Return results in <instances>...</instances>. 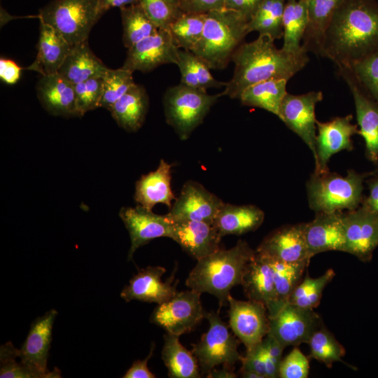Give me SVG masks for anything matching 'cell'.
<instances>
[{"mask_svg": "<svg viewBox=\"0 0 378 378\" xmlns=\"http://www.w3.org/2000/svg\"><path fill=\"white\" fill-rule=\"evenodd\" d=\"M378 50V1L342 0L328 29L321 57L349 67Z\"/></svg>", "mask_w": 378, "mask_h": 378, "instance_id": "1", "label": "cell"}, {"mask_svg": "<svg viewBox=\"0 0 378 378\" xmlns=\"http://www.w3.org/2000/svg\"><path fill=\"white\" fill-rule=\"evenodd\" d=\"M234 63L232 78L226 82L222 96L239 99L248 87L267 80H289L309 62L308 52L303 48L298 52L279 49L274 40L267 35L241 43L232 54Z\"/></svg>", "mask_w": 378, "mask_h": 378, "instance_id": "2", "label": "cell"}, {"mask_svg": "<svg viewBox=\"0 0 378 378\" xmlns=\"http://www.w3.org/2000/svg\"><path fill=\"white\" fill-rule=\"evenodd\" d=\"M255 253L248 244L239 240L232 248L218 251L199 260L189 273L186 285L218 300L219 309L227 304L231 289L242 284L246 267Z\"/></svg>", "mask_w": 378, "mask_h": 378, "instance_id": "3", "label": "cell"}, {"mask_svg": "<svg viewBox=\"0 0 378 378\" xmlns=\"http://www.w3.org/2000/svg\"><path fill=\"white\" fill-rule=\"evenodd\" d=\"M248 22L239 12L225 8L206 13L202 35L192 52L210 69H225L249 33Z\"/></svg>", "mask_w": 378, "mask_h": 378, "instance_id": "4", "label": "cell"}, {"mask_svg": "<svg viewBox=\"0 0 378 378\" xmlns=\"http://www.w3.org/2000/svg\"><path fill=\"white\" fill-rule=\"evenodd\" d=\"M365 175L349 170L346 176L314 172L307 183L309 207L316 213L354 210L363 201Z\"/></svg>", "mask_w": 378, "mask_h": 378, "instance_id": "5", "label": "cell"}, {"mask_svg": "<svg viewBox=\"0 0 378 378\" xmlns=\"http://www.w3.org/2000/svg\"><path fill=\"white\" fill-rule=\"evenodd\" d=\"M221 96V93L209 94L207 90L181 83L170 87L163 97L166 122L181 140H186L203 122Z\"/></svg>", "mask_w": 378, "mask_h": 378, "instance_id": "6", "label": "cell"}, {"mask_svg": "<svg viewBox=\"0 0 378 378\" xmlns=\"http://www.w3.org/2000/svg\"><path fill=\"white\" fill-rule=\"evenodd\" d=\"M97 0H53L40 10V22L58 31L71 46L86 41L101 18Z\"/></svg>", "mask_w": 378, "mask_h": 378, "instance_id": "7", "label": "cell"}, {"mask_svg": "<svg viewBox=\"0 0 378 378\" xmlns=\"http://www.w3.org/2000/svg\"><path fill=\"white\" fill-rule=\"evenodd\" d=\"M219 312V309L217 312H205L209 329L197 343L192 344V352L197 360L200 373L206 376L220 365L234 369L236 363L242 358L238 351L240 341L230 332Z\"/></svg>", "mask_w": 378, "mask_h": 378, "instance_id": "8", "label": "cell"}, {"mask_svg": "<svg viewBox=\"0 0 378 378\" xmlns=\"http://www.w3.org/2000/svg\"><path fill=\"white\" fill-rule=\"evenodd\" d=\"M201 294L192 289L177 291L170 300L158 304L150 322L178 337L191 332L204 318Z\"/></svg>", "mask_w": 378, "mask_h": 378, "instance_id": "9", "label": "cell"}, {"mask_svg": "<svg viewBox=\"0 0 378 378\" xmlns=\"http://www.w3.org/2000/svg\"><path fill=\"white\" fill-rule=\"evenodd\" d=\"M269 318L268 333L284 348L308 343L313 333L323 325L320 315L314 309L302 308L289 303Z\"/></svg>", "mask_w": 378, "mask_h": 378, "instance_id": "10", "label": "cell"}, {"mask_svg": "<svg viewBox=\"0 0 378 378\" xmlns=\"http://www.w3.org/2000/svg\"><path fill=\"white\" fill-rule=\"evenodd\" d=\"M57 315V312L52 309L36 318L19 349L20 363L29 368L36 378L61 377L59 369L55 368L53 371H49L47 368L52 327Z\"/></svg>", "mask_w": 378, "mask_h": 378, "instance_id": "11", "label": "cell"}, {"mask_svg": "<svg viewBox=\"0 0 378 378\" xmlns=\"http://www.w3.org/2000/svg\"><path fill=\"white\" fill-rule=\"evenodd\" d=\"M227 302L229 326L246 351H251L262 342L269 332L267 309L261 302L238 300L231 295Z\"/></svg>", "mask_w": 378, "mask_h": 378, "instance_id": "12", "label": "cell"}, {"mask_svg": "<svg viewBox=\"0 0 378 378\" xmlns=\"http://www.w3.org/2000/svg\"><path fill=\"white\" fill-rule=\"evenodd\" d=\"M323 98L321 91L302 94L287 93L281 103L280 118L286 125L300 137L316 159V119L315 108Z\"/></svg>", "mask_w": 378, "mask_h": 378, "instance_id": "13", "label": "cell"}, {"mask_svg": "<svg viewBox=\"0 0 378 378\" xmlns=\"http://www.w3.org/2000/svg\"><path fill=\"white\" fill-rule=\"evenodd\" d=\"M344 252L363 262L371 260L378 246V214L362 206L342 213Z\"/></svg>", "mask_w": 378, "mask_h": 378, "instance_id": "14", "label": "cell"}, {"mask_svg": "<svg viewBox=\"0 0 378 378\" xmlns=\"http://www.w3.org/2000/svg\"><path fill=\"white\" fill-rule=\"evenodd\" d=\"M178 49L168 30L158 29L127 49L122 67L148 72L162 64H176Z\"/></svg>", "mask_w": 378, "mask_h": 378, "instance_id": "15", "label": "cell"}, {"mask_svg": "<svg viewBox=\"0 0 378 378\" xmlns=\"http://www.w3.org/2000/svg\"><path fill=\"white\" fill-rule=\"evenodd\" d=\"M119 216L127 230L131 245L127 259H132L139 247L159 237L172 238L173 220L169 216L159 215L137 204L135 207H122Z\"/></svg>", "mask_w": 378, "mask_h": 378, "instance_id": "16", "label": "cell"}, {"mask_svg": "<svg viewBox=\"0 0 378 378\" xmlns=\"http://www.w3.org/2000/svg\"><path fill=\"white\" fill-rule=\"evenodd\" d=\"M224 202L194 181L184 183L168 215L172 220H194L213 223Z\"/></svg>", "mask_w": 378, "mask_h": 378, "instance_id": "17", "label": "cell"}, {"mask_svg": "<svg viewBox=\"0 0 378 378\" xmlns=\"http://www.w3.org/2000/svg\"><path fill=\"white\" fill-rule=\"evenodd\" d=\"M352 119L353 115L349 114L324 122L316 120L318 134L314 172H328V162L334 154L343 150L353 149L351 136L359 134V130L351 122Z\"/></svg>", "mask_w": 378, "mask_h": 378, "instance_id": "18", "label": "cell"}, {"mask_svg": "<svg viewBox=\"0 0 378 378\" xmlns=\"http://www.w3.org/2000/svg\"><path fill=\"white\" fill-rule=\"evenodd\" d=\"M175 267L172 274L162 281V276L166 269L161 266H148L142 268L132 276L129 284L126 285L120 293V297L127 302L139 300L145 302L162 304L170 300L177 292V279L173 284Z\"/></svg>", "mask_w": 378, "mask_h": 378, "instance_id": "19", "label": "cell"}, {"mask_svg": "<svg viewBox=\"0 0 378 378\" xmlns=\"http://www.w3.org/2000/svg\"><path fill=\"white\" fill-rule=\"evenodd\" d=\"M337 73L352 94L360 127L358 134L365 140L368 157L375 162L378 158V104L363 89L347 68L338 67Z\"/></svg>", "mask_w": 378, "mask_h": 378, "instance_id": "20", "label": "cell"}, {"mask_svg": "<svg viewBox=\"0 0 378 378\" xmlns=\"http://www.w3.org/2000/svg\"><path fill=\"white\" fill-rule=\"evenodd\" d=\"M304 224L288 225L273 230L262 239L255 251L285 262H310Z\"/></svg>", "mask_w": 378, "mask_h": 378, "instance_id": "21", "label": "cell"}, {"mask_svg": "<svg viewBox=\"0 0 378 378\" xmlns=\"http://www.w3.org/2000/svg\"><path fill=\"white\" fill-rule=\"evenodd\" d=\"M241 286L248 300L265 304L269 317L279 312L272 268L267 256L255 251L246 267Z\"/></svg>", "mask_w": 378, "mask_h": 378, "instance_id": "22", "label": "cell"}, {"mask_svg": "<svg viewBox=\"0 0 378 378\" xmlns=\"http://www.w3.org/2000/svg\"><path fill=\"white\" fill-rule=\"evenodd\" d=\"M304 237L310 260L323 252H344L345 239L341 211L316 213L314 220L304 224Z\"/></svg>", "mask_w": 378, "mask_h": 378, "instance_id": "23", "label": "cell"}, {"mask_svg": "<svg viewBox=\"0 0 378 378\" xmlns=\"http://www.w3.org/2000/svg\"><path fill=\"white\" fill-rule=\"evenodd\" d=\"M221 239L213 223L173 220L172 239L197 260L220 249Z\"/></svg>", "mask_w": 378, "mask_h": 378, "instance_id": "24", "label": "cell"}, {"mask_svg": "<svg viewBox=\"0 0 378 378\" xmlns=\"http://www.w3.org/2000/svg\"><path fill=\"white\" fill-rule=\"evenodd\" d=\"M43 107L56 116H77L74 85L58 73L42 76L36 85Z\"/></svg>", "mask_w": 378, "mask_h": 378, "instance_id": "25", "label": "cell"}, {"mask_svg": "<svg viewBox=\"0 0 378 378\" xmlns=\"http://www.w3.org/2000/svg\"><path fill=\"white\" fill-rule=\"evenodd\" d=\"M171 169L172 165L162 159L155 171L141 176L135 184L134 198L137 204L148 211L159 203L172 207L176 197L171 187Z\"/></svg>", "mask_w": 378, "mask_h": 378, "instance_id": "26", "label": "cell"}, {"mask_svg": "<svg viewBox=\"0 0 378 378\" xmlns=\"http://www.w3.org/2000/svg\"><path fill=\"white\" fill-rule=\"evenodd\" d=\"M72 46L55 29L41 22L36 57L27 69L36 71L42 76L56 74Z\"/></svg>", "mask_w": 378, "mask_h": 378, "instance_id": "27", "label": "cell"}, {"mask_svg": "<svg viewBox=\"0 0 378 378\" xmlns=\"http://www.w3.org/2000/svg\"><path fill=\"white\" fill-rule=\"evenodd\" d=\"M265 214L255 205L223 203L213 225L219 236L241 235L256 230L263 223Z\"/></svg>", "mask_w": 378, "mask_h": 378, "instance_id": "28", "label": "cell"}, {"mask_svg": "<svg viewBox=\"0 0 378 378\" xmlns=\"http://www.w3.org/2000/svg\"><path fill=\"white\" fill-rule=\"evenodd\" d=\"M342 1L307 0L309 21L302 41L307 52L321 57L328 29Z\"/></svg>", "mask_w": 378, "mask_h": 378, "instance_id": "29", "label": "cell"}, {"mask_svg": "<svg viewBox=\"0 0 378 378\" xmlns=\"http://www.w3.org/2000/svg\"><path fill=\"white\" fill-rule=\"evenodd\" d=\"M108 68L92 52L88 41L72 46L57 73L73 85L103 77Z\"/></svg>", "mask_w": 378, "mask_h": 378, "instance_id": "30", "label": "cell"}, {"mask_svg": "<svg viewBox=\"0 0 378 378\" xmlns=\"http://www.w3.org/2000/svg\"><path fill=\"white\" fill-rule=\"evenodd\" d=\"M148 106L149 99L145 88L134 84L108 111L120 127L131 132L141 127Z\"/></svg>", "mask_w": 378, "mask_h": 378, "instance_id": "31", "label": "cell"}, {"mask_svg": "<svg viewBox=\"0 0 378 378\" xmlns=\"http://www.w3.org/2000/svg\"><path fill=\"white\" fill-rule=\"evenodd\" d=\"M161 358L170 378H199L201 373L196 357L179 342V337L166 332Z\"/></svg>", "mask_w": 378, "mask_h": 378, "instance_id": "32", "label": "cell"}, {"mask_svg": "<svg viewBox=\"0 0 378 378\" xmlns=\"http://www.w3.org/2000/svg\"><path fill=\"white\" fill-rule=\"evenodd\" d=\"M285 79L267 80L246 88L239 99L242 105L267 111L279 118L281 103L288 93Z\"/></svg>", "mask_w": 378, "mask_h": 378, "instance_id": "33", "label": "cell"}, {"mask_svg": "<svg viewBox=\"0 0 378 378\" xmlns=\"http://www.w3.org/2000/svg\"><path fill=\"white\" fill-rule=\"evenodd\" d=\"M308 21L307 0H286L283 17L284 50L298 52L303 49L301 41Z\"/></svg>", "mask_w": 378, "mask_h": 378, "instance_id": "34", "label": "cell"}, {"mask_svg": "<svg viewBox=\"0 0 378 378\" xmlns=\"http://www.w3.org/2000/svg\"><path fill=\"white\" fill-rule=\"evenodd\" d=\"M176 65L181 72L180 83L200 90L220 88L225 86L226 82L214 78L210 68L192 51L178 49Z\"/></svg>", "mask_w": 378, "mask_h": 378, "instance_id": "35", "label": "cell"}, {"mask_svg": "<svg viewBox=\"0 0 378 378\" xmlns=\"http://www.w3.org/2000/svg\"><path fill=\"white\" fill-rule=\"evenodd\" d=\"M286 0H263L248 22V31L274 40L283 38V17Z\"/></svg>", "mask_w": 378, "mask_h": 378, "instance_id": "36", "label": "cell"}, {"mask_svg": "<svg viewBox=\"0 0 378 378\" xmlns=\"http://www.w3.org/2000/svg\"><path fill=\"white\" fill-rule=\"evenodd\" d=\"M268 259L272 268L277 304L280 310L288 304L292 293L302 280L309 262L302 260L285 262L270 258Z\"/></svg>", "mask_w": 378, "mask_h": 378, "instance_id": "37", "label": "cell"}, {"mask_svg": "<svg viewBox=\"0 0 378 378\" xmlns=\"http://www.w3.org/2000/svg\"><path fill=\"white\" fill-rule=\"evenodd\" d=\"M122 24V41L128 49L158 31L139 3L120 9Z\"/></svg>", "mask_w": 378, "mask_h": 378, "instance_id": "38", "label": "cell"}, {"mask_svg": "<svg viewBox=\"0 0 378 378\" xmlns=\"http://www.w3.org/2000/svg\"><path fill=\"white\" fill-rule=\"evenodd\" d=\"M206 13L183 12L169 26L168 31L178 48L192 51L200 41Z\"/></svg>", "mask_w": 378, "mask_h": 378, "instance_id": "39", "label": "cell"}, {"mask_svg": "<svg viewBox=\"0 0 378 378\" xmlns=\"http://www.w3.org/2000/svg\"><path fill=\"white\" fill-rule=\"evenodd\" d=\"M335 276L332 269H328L317 278H312L307 272L292 293L288 303L305 309L317 307L324 288Z\"/></svg>", "mask_w": 378, "mask_h": 378, "instance_id": "40", "label": "cell"}, {"mask_svg": "<svg viewBox=\"0 0 378 378\" xmlns=\"http://www.w3.org/2000/svg\"><path fill=\"white\" fill-rule=\"evenodd\" d=\"M308 344L310 356L329 368H332L333 363L342 361L346 354L344 346L324 325L313 333Z\"/></svg>", "mask_w": 378, "mask_h": 378, "instance_id": "41", "label": "cell"}, {"mask_svg": "<svg viewBox=\"0 0 378 378\" xmlns=\"http://www.w3.org/2000/svg\"><path fill=\"white\" fill-rule=\"evenodd\" d=\"M133 72L123 67L108 69L103 76V92L99 107L108 111L135 83Z\"/></svg>", "mask_w": 378, "mask_h": 378, "instance_id": "42", "label": "cell"}, {"mask_svg": "<svg viewBox=\"0 0 378 378\" xmlns=\"http://www.w3.org/2000/svg\"><path fill=\"white\" fill-rule=\"evenodd\" d=\"M345 68L378 104V50Z\"/></svg>", "mask_w": 378, "mask_h": 378, "instance_id": "43", "label": "cell"}, {"mask_svg": "<svg viewBox=\"0 0 378 378\" xmlns=\"http://www.w3.org/2000/svg\"><path fill=\"white\" fill-rule=\"evenodd\" d=\"M139 3L160 29L168 30L183 13L178 0H139Z\"/></svg>", "mask_w": 378, "mask_h": 378, "instance_id": "44", "label": "cell"}, {"mask_svg": "<svg viewBox=\"0 0 378 378\" xmlns=\"http://www.w3.org/2000/svg\"><path fill=\"white\" fill-rule=\"evenodd\" d=\"M77 116L99 107L103 92V77H94L74 85Z\"/></svg>", "mask_w": 378, "mask_h": 378, "instance_id": "45", "label": "cell"}, {"mask_svg": "<svg viewBox=\"0 0 378 378\" xmlns=\"http://www.w3.org/2000/svg\"><path fill=\"white\" fill-rule=\"evenodd\" d=\"M19 357V349L11 342H8L0 348L1 378H36L34 374L21 363L16 361Z\"/></svg>", "mask_w": 378, "mask_h": 378, "instance_id": "46", "label": "cell"}, {"mask_svg": "<svg viewBox=\"0 0 378 378\" xmlns=\"http://www.w3.org/2000/svg\"><path fill=\"white\" fill-rule=\"evenodd\" d=\"M309 372V360L296 346L280 363V378H307Z\"/></svg>", "mask_w": 378, "mask_h": 378, "instance_id": "47", "label": "cell"}, {"mask_svg": "<svg viewBox=\"0 0 378 378\" xmlns=\"http://www.w3.org/2000/svg\"><path fill=\"white\" fill-rule=\"evenodd\" d=\"M241 362V367L239 372H253L260 375L261 378H267L261 343L252 350L246 351Z\"/></svg>", "mask_w": 378, "mask_h": 378, "instance_id": "48", "label": "cell"}, {"mask_svg": "<svg viewBox=\"0 0 378 378\" xmlns=\"http://www.w3.org/2000/svg\"><path fill=\"white\" fill-rule=\"evenodd\" d=\"M225 0H184L180 3L185 13H206L225 8Z\"/></svg>", "mask_w": 378, "mask_h": 378, "instance_id": "49", "label": "cell"}, {"mask_svg": "<svg viewBox=\"0 0 378 378\" xmlns=\"http://www.w3.org/2000/svg\"><path fill=\"white\" fill-rule=\"evenodd\" d=\"M155 349V342H152L148 355L144 360H135L122 376L123 378H155V375L148 368V362L152 357Z\"/></svg>", "mask_w": 378, "mask_h": 378, "instance_id": "50", "label": "cell"}, {"mask_svg": "<svg viewBox=\"0 0 378 378\" xmlns=\"http://www.w3.org/2000/svg\"><path fill=\"white\" fill-rule=\"evenodd\" d=\"M21 71L22 68L13 60L1 58L0 78L4 83L15 84L20 79Z\"/></svg>", "mask_w": 378, "mask_h": 378, "instance_id": "51", "label": "cell"}, {"mask_svg": "<svg viewBox=\"0 0 378 378\" xmlns=\"http://www.w3.org/2000/svg\"><path fill=\"white\" fill-rule=\"evenodd\" d=\"M263 0H225V8L239 12L248 20Z\"/></svg>", "mask_w": 378, "mask_h": 378, "instance_id": "52", "label": "cell"}, {"mask_svg": "<svg viewBox=\"0 0 378 378\" xmlns=\"http://www.w3.org/2000/svg\"><path fill=\"white\" fill-rule=\"evenodd\" d=\"M261 345L264 352L268 357L279 366L283 358V351L285 348L269 333L263 338Z\"/></svg>", "mask_w": 378, "mask_h": 378, "instance_id": "53", "label": "cell"}, {"mask_svg": "<svg viewBox=\"0 0 378 378\" xmlns=\"http://www.w3.org/2000/svg\"><path fill=\"white\" fill-rule=\"evenodd\" d=\"M369 195L362 201V206L378 214V175L368 182Z\"/></svg>", "mask_w": 378, "mask_h": 378, "instance_id": "54", "label": "cell"}, {"mask_svg": "<svg viewBox=\"0 0 378 378\" xmlns=\"http://www.w3.org/2000/svg\"><path fill=\"white\" fill-rule=\"evenodd\" d=\"M98 7L102 15L106 10L112 8L120 9L139 3V0H97Z\"/></svg>", "mask_w": 378, "mask_h": 378, "instance_id": "55", "label": "cell"}, {"mask_svg": "<svg viewBox=\"0 0 378 378\" xmlns=\"http://www.w3.org/2000/svg\"><path fill=\"white\" fill-rule=\"evenodd\" d=\"M234 369L229 367L223 366L220 369L215 368L211 370L206 377L208 378H235L237 374L234 372Z\"/></svg>", "mask_w": 378, "mask_h": 378, "instance_id": "56", "label": "cell"}, {"mask_svg": "<svg viewBox=\"0 0 378 378\" xmlns=\"http://www.w3.org/2000/svg\"><path fill=\"white\" fill-rule=\"evenodd\" d=\"M375 162H377L378 164V158H377V160L375 161Z\"/></svg>", "mask_w": 378, "mask_h": 378, "instance_id": "57", "label": "cell"}, {"mask_svg": "<svg viewBox=\"0 0 378 378\" xmlns=\"http://www.w3.org/2000/svg\"><path fill=\"white\" fill-rule=\"evenodd\" d=\"M178 1H180V3H181V2L183 1L184 0H178Z\"/></svg>", "mask_w": 378, "mask_h": 378, "instance_id": "58", "label": "cell"}, {"mask_svg": "<svg viewBox=\"0 0 378 378\" xmlns=\"http://www.w3.org/2000/svg\"><path fill=\"white\" fill-rule=\"evenodd\" d=\"M376 1H378V0H376Z\"/></svg>", "mask_w": 378, "mask_h": 378, "instance_id": "59", "label": "cell"}]
</instances>
